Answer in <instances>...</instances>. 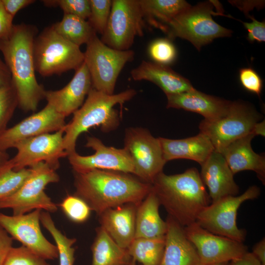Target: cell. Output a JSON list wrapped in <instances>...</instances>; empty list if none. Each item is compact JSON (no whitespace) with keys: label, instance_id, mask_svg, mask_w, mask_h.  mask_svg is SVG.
Wrapping results in <instances>:
<instances>
[{"label":"cell","instance_id":"6da1fadb","mask_svg":"<svg viewBox=\"0 0 265 265\" xmlns=\"http://www.w3.org/2000/svg\"><path fill=\"white\" fill-rule=\"evenodd\" d=\"M74 174L75 195L98 216L120 205H138L152 188V185L122 172L93 169Z\"/></svg>","mask_w":265,"mask_h":265},{"label":"cell","instance_id":"7a4b0ae2","mask_svg":"<svg viewBox=\"0 0 265 265\" xmlns=\"http://www.w3.org/2000/svg\"><path fill=\"white\" fill-rule=\"evenodd\" d=\"M37 33L34 25H14L9 34L0 40V52L11 74L18 106L25 111H35L46 91L35 73L33 46Z\"/></svg>","mask_w":265,"mask_h":265},{"label":"cell","instance_id":"3957f363","mask_svg":"<svg viewBox=\"0 0 265 265\" xmlns=\"http://www.w3.org/2000/svg\"><path fill=\"white\" fill-rule=\"evenodd\" d=\"M152 189L168 215L183 227L195 222L200 212L211 203L195 167L181 174L159 173L152 184Z\"/></svg>","mask_w":265,"mask_h":265},{"label":"cell","instance_id":"277c9868","mask_svg":"<svg viewBox=\"0 0 265 265\" xmlns=\"http://www.w3.org/2000/svg\"><path fill=\"white\" fill-rule=\"evenodd\" d=\"M136 94L135 90L129 89L108 95L92 87L83 105L73 113L72 119L65 126L63 146L68 156L76 152L79 135L90 128L98 126L104 132L116 129L120 123V117L114 106L119 104L122 106Z\"/></svg>","mask_w":265,"mask_h":265},{"label":"cell","instance_id":"5b68a950","mask_svg":"<svg viewBox=\"0 0 265 265\" xmlns=\"http://www.w3.org/2000/svg\"><path fill=\"white\" fill-rule=\"evenodd\" d=\"M215 2L209 1L191 6L173 18L164 32L170 40L179 37L190 42L198 50L219 37H230L232 31L217 24L212 15Z\"/></svg>","mask_w":265,"mask_h":265},{"label":"cell","instance_id":"8992f818","mask_svg":"<svg viewBox=\"0 0 265 265\" xmlns=\"http://www.w3.org/2000/svg\"><path fill=\"white\" fill-rule=\"evenodd\" d=\"M33 53L35 71L43 77L76 70L84 62L80 47L58 34L53 26L35 37Z\"/></svg>","mask_w":265,"mask_h":265},{"label":"cell","instance_id":"52a82bcc","mask_svg":"<svg viewBox=\"0 0 265 265\" xmlns=\"http://www.w3.org/2000/svg\"><path fill=\"white\" fill-rule=\"evenodd\" d=\"M29 168L30 174L20 188L0 200V210L11 209L13 215L25 214L36 209L48 212H56V205L44 191L48 185L59 181L56 170L44 162Z\"/></svg>","mask_w":265,"mask_h":265},{"label":"cell","instance_id":"ba28073f","mask_svg":"<svg viewBox=\"0 0 265 265\" xmlns=\"http://www.w3.org/2000/svg\"><path fill=\"white\" fill-rule=\"evenodd\" d=\"M83 53L92 87L106 94H114L117 78L126 64L133 60L134 52L110 48L95 34L86 44Z\"/></svg>","mask_w":265,"mask_h":265},{"label":"cell","instance_id":"9c48e42d","mask_svg":"<svg viewBox=\"0 0 265 265\" xmlns=\"http://www.w3.org/2000/svg\"><path fill=\"white\" fill-rule=\"evenodd\" d=\"M262 118V115L250 104L232 101L225 116L211 121L204 119L199 129L210 140L214 151L219 153L234 141L252 133L254 125Z\"/></svg>","mask_w":265,"mask_h":265},{"label":"cell","instance_id":"30bf717a","mask_svg":"<svg viewBox=\"0 0 265 265\" xmlns=\"http://www.w3.org/2000/svg\"><path fill=\"white\" fill-rule=\"evenodd\" d=\"M260 194V188L254 185L239 195L227 196L212 202L200 212L196 222L213 234L243 242L246 231L237 226L238 209L244 202L257 199Z\"/></svg>","mask_w":265,"mask_h":265},{"label":"cell","instance_id":"8fae6325","mask_svg":"<svg viewBox=\"0 0 265 265\" xmlns=\"http://www.w3.org/2000/svg\"><path fill=\"white\" fill-rule=\"evenodd\" d=\"M144 20L139 0H113L101 40L112 49L129 50L136 36L144 34Z\"/></svg>","mask_w":265,"mask_h":265},{"label":"cell","instance_id":"7c38bea8","mask_svg":"<svg viewBox=\"0 0 265 265\" xmlns=\"http://www.w3.org/2000/svg\"><path fill=\"white\" fill-rule=\"evenodd\" d=\"M132 160L134 175L152 185L167 162L163 157L159 138L154 137L147 129L129 128L126 130L124 147Z\"/></svg>","mask_w":265,"mask_h":265},{"label":"cell","instance_id":"4fadbf2b","mask_svg":"<svg viewBox=\"0 0 265 265\" xmlns=\"http://www.w3.org/2000/svg\"><path fill=\"white\" fill-rule=\"evenodd\" d=\"M42 211L36 209L25 214L12 215L0 212V226L13 239L19 241L44 259L53 260L58 257V249L42 232L40 224Z\"/></svg>","mask_w":265,"mask_h":265},{"label":"cell","instance_id":"5bb4252c","mask_svg":"<svg viewBox=\"0 0 265 265\" xmlns=\"http://www.w3.org/2000/svg\"><path fill=\"white\" fill-rule=\"evenodd\" d=\"M65 128V127H64ZM64 128L53 133L40 134L17 143L15 156L10 159L13 169L20 170L44 162L56 170L59 159L67 157L63 146Z\"/></svg>","mask_w":265,"mask_h":265},{"label":"cell","instance_id":"9a60e30c","mask_svg":"<svg viewBox=\"0 0 265 265\" xmlns=\"http://www.w3.org/2000/svg\"><path fill=\"white\" fill-rule=\"evenodd\" d=\"M184 229L197 250L201 264L229 262L248 252L243 242L213 234L196 222L184 227Z\"/></svg>","mask_w":265,"mask_h":265},{"label":"cell","instance_id":"2e32d148","mask_svg":"<svg viewBox=\"0 0 265 265\" xmlns=\"http://www.w3.org/2000/svg\"><path fill=\"white\" fill-rule=\"evenodd\" d=\"M85 147L94 150V154L83 156L76 152L67 156L74 172L100 169L134 174L132 160L125 148L117 149L106 146L100 139L94 136L87 137Z\"/></svg>","mask_w":265,"mask_h":265},{"label":"cell","instance_id":"e0dca14e","mask_svg":"<svg viewBox=\"0 0 265 265\" xmlns=\"http://www.w3.org/2000/svg\"><path fill=\"white\" fill-rule=\"evenodd\" d=\"M65 118L51 105L23 120L0 134V150L14 148L23 140L64 128Z\"/></svg>","mask_w":265,"mask_h":265},{"label":"cell","instance_id":"ac0fdd59","mask_svg":"<svg viewBox=\"0 0 265 265\" xmlns=\"http://www.w3.org/2000/svg\"><path fill=\"white\" fill-rule=\"evenodd\" d=\"M75 71L73 78L65 87L55 91L46 90L45 93L47 104L65 117L81 107L92 87L91 77L84 62Z\"/></svg>","mask_w":265,"mask_h":265},{"label":"cell","instance_id":"d6986e66","mask_svg":"<svg viewBox=\"0 0 265 265\" xmlns=\"http://www.w3.org/2000/svg\"><path fill=\"white\" fill-rule=\"evenodd\" d=\"M201 166L200 177L209 189L211 203L238 194L239 188L234 179V174L221 153L214 151Z\"/></svg>","mask_w":265,"mask_h":265},{"label":"cell","instance_id":"ffe728a7","mask_svg":"<svg viewBox=\"0 0 265 265\" xmlns=\"http://www.w3.org/2000/svg\"><path fill=\"white\" fill-rule=\"evenodd\" d=\"M167 108L183 109L201 114L207 121L225 116L232 101L210 95L195 88L179 94L166 95Z\"/></svg>","mask_w":265,"mask_h":265},{"label":"cell","instance_id":"44dd1931","mask_svg":"<svg viewBox=\"0 0 265 265\" xmlns=\"http://www.w3.org/2000/svg\"><path fill=\"white\" fill-rule=\"evenodd\" d=\"M165 221V247L160 265H199L197 250L187 238L184 227L169 215Z\"/></svg>","mask_w":265,"mask_h":265},{"label":"cell","instance_id":"7402d4cb","mask_svg":"<svg viewBox=\"0 0 265 265\" xmlns=\"http://www.w3.org/2000/svg\"><path fill=\"white\" fill-rule=\"evenodd\" d=\"M136 206L126 204L108 209L99 215L100 226L125 249L135 238Z\"/></svg>","mask_w":265,"mask_h":265},{"label":"cell","instance_id":"603a6c76","mask_svg":"<svg viewBox=\"0 0 265 265\" xmlns=\"http://www.w3.org/2000/svg\"><path fill=\"white\" fill-rule=\"evenodd\" d=\"M255 136L249 134L232 142L221 153L234 174L244 170L256 173L259 180L265 184V157L255 153L251 141Z\"/></svg>","mask_w":265,"mask_h":265},{"label":"cell","instance_id":"cb8c5ba5","mask_svg":"<svg viewBox=\"0 0 265 265\" xmlns=\"http://www.w3.org/2000/svg\"><path fill=\"white\" fill-rule=\"evenodd\" d=\"M136 81L147 80L158 86L166 95L181 93L194 89L188 80L168 66L142 61L130 72Z\"/></svg>","mask_w":265,"mask_h":265},{"label":"cell","instance_id":"d4e9b609","mask_svg":"<svg viewBox=\"0 0 265 265\" xmlns=\"http://www.w3.org/2000/svg\"><path fill=\"white\" fill-rule=\"evenodd\" d=\"M165 160L179 159H190L202 164L214 151L209 138L201 132L180 139L159 137Z\"/></svg>","mask_w":265,"mask_h":265},{"label":"cell","instance_id":"484cf974","mask_svg":"<svg viewBox=\"0 0 265 265\" xmlns=\"http://www.w3.org/2000/svg\"><path fill=\"white\" fill-rule=\"evenodd\" d=\"M160 203L152 188L142 202L136 206L135 238H164L167 230L166 221L159 213Z\"/></svg>","mask_w":265,"mask_h":265},{"label":"cell","instance_id":"4316f807","mask_svg":"<svg viewBox=\"0 0 265 265\" xmlns=\"http://www.w3.org/2000/svg\"><path fill=\"white\" fill-rule=\"evenodd\" d=\"M144 20L163 31L175 17L191 5L184 0H139Z\"/></svg>","mask_w":265,"mask_h":265},{"label":"cell","instance_id":"83f0119b","mask_svg":"<svg viewBox=\"0 0 265 265\" xmlns=\"http://www.w3.org/2000/svg\"><path fill=\"white\" fill-rule=\"evenodd\" d=\"M91 265H126L131 260L127 249L119 246L100 226L92 244Z\"/></svg>","mask_w":265,"mask_h":265},{"label":"cell","instance_id":"f1b7e54d","mask_svg":"<svg viewBox=\"0 0 265 265\" xmlns=\"http://www.w3.org/2000/svg\"><path fill=\"white\" fill-rule=\"evenodd\" d=\"M52 26L58 34L79 47L97 34L88 21L72 15L64 14L62 20Z\"/></svg>","mask_w":265,"mask_h":265},{"label":"cell","instance_id":"f546056e","mask_svg":"<svg viewBox=\"0 0 265 265\" xmlns=\"http://www.w3.org/2000/svg\"><path fill=\"white\" fill-rule=\"evenodd\" d=\"M165 247V237L134 238L127 248L130 256L142 265H160Z\"/></svg>","mask_w":265,"mask_h":265},{"label":"cell","instance_id":"4dcf8cb0","mask_svg":"<svg viewBox=\"0 0 265 265\" xmlns=\"http://www.w3.org/2000/svg\"><path fill=\"white\" fill-rule=\"evenodd\" d=\"M40 222L53 238L58 249L59 265H74L75 249L73 245L77 239L68 238L55 226L49 212L42 211Z\"/></svg>","mask_w":265,"mask_h":265},{"label":"cell","instance_id":"1f68e13d","mask_svg":"<svg viewBox=\"0 0 265 265\" xmlns=\"http://www.w3.org/2000/svg\"><path fill=\"white\" fill-rule=\"evenodd\" d=\"M30 172V168L14 170L9 159L0 168V200L16 192L29 176Z\"/></svg>","mask_w":265,"mask_h":265},{"label":"cell","instance_id":"d6a6232c","mask_svg":"<svg viewBox=\"0 0 265 265\" xmlns=\"http://www.w3.org/2000/svg\"><path fill=\"white\" fill-rule=\"evenodd\" d=\"M148 52L155 63L168 66L176 60L177 56L175 45L168 38L153 41L148 47Z\"/></svg>","mask_w":265,"mask_h":265},{"label":"cell","instance_id":"836d02e7","mask_svg":"<svg viewBox=\"0 0 265 265\" xmlns=\"http://www.w3.org/2000/svg\"><path fill=\"white\" fill-rule=\"evenodd\" d=\"M59 205L68 218L75 223L84 222L90 215L91 210L89 206L76 195H68Z\"/></svg>","mask_w":265,"mask_h":265},{"label":"cell","instance_id":"e575fe53","mask_svg":"<svg viewBox=\"0 0 265 265\" xmlns=\"http://www.w3.org/2000/svg\"><path fill=\"white\" fill-rule=\"evenodd\" d=\"M17 106L18 96L12 82L0 87V134L7 129V124Z\"/></svg>","mask_w":265,"mask_h":265},{"label":"cell","instance_id":"d590c367","mask_svg":"<svg viewBox=\"0 0 265 265\" xmlns=\"http://www.w3.org/2000/svg\"><path fill=\"white\" fill-rule=\"evenodd\" d=\"M90 13L88 21L97 33L103 35L110 13L112 0H89Z\"/></svg>","mask_w":265,"mask_h":265},{"label":"cell","instance_id":"8d00e7d4","mask_svg":"<svg viewBox=\"0 0 265 265\" xmlns=\"http://www.w3.org/2000/svg\"><path fill=\"white\" fill-rule=\"evenodd\" d=\"M3 265H50L46 260L23 245L12 247Z\"/></svg>","mask_w":265,"mask_h":265},{"label":"cell","instance_id":"74e56055","mask_svg":"<svg viewBox=\"0 0 265 265\" xmlns=\"http://www.w3.org/2000/svg\"><path fill=\"white\" fill-rule=\"evenodd\" d=\"M44 5L48 7H59L64 14L74 15L84 20L90 13L89 0H46Z\"/></svg>","mask_w":265,"mask_h":265},{"label":"cell","instance_id":"f35d334b","mask_svg":"<svg viewBox=\"0 0 265 265\" xmlns=\"http://www.w3.org/2000/svg\"><path fill=\"white\" fill-rule=\"evenodd\" d=\"M239 80L245 89L260 96L263 88V81L259 75L253 68L246 67L239 69Z\"/></svg>","mask_w":265,"mask_h":265},{"label":"cell","instance_id":"ab89813d","mask_svg":"<svg viewBox=\"0 0 265 265\" xmlns=\"http://www.w3.org/2000/svg\"><path fill=\"white\" fill-rule=\"evenodd\" d=\"M252 22H241L247 31V39L250 42H263L265 41V22L257 20L249 14L247 16Z\"/></svg>","mask_w":265,"mask_h":265},{"label":"cell","instance_id":"60d3db41","mask_svg":"<svg viewBox=\"0 0 265 265\" xmlns=\"http://www.w3.org/2000/svg\"><path fill=\"white\" fill-rule=\"evenodd\" d=\"M13 19L6 11L0 0V40L6 37L10 32L14 25Z\"/></svg>","mask_w":265,"mask_h":265},{"label":"cell","instance_id":"b9f144b4","mask_svg":"<svg viewBox=\"0 0 265 265\" xmlns=\"http://www.w3.org/2000/svg\"><path fill=\"white\" fill-rule=\"evenodd\" d=\"M6 11L13 18L21 9L34 3V0H1Z\"/></svg>","mask_w":265,"mask_h":265},{"label":"cell","instance_id":"7bdbcfd3","mask_svg":"<svg viewBox=\"0 0 265 265\" xmlns=\"http://www.w3.org/2000/svg\"><path fill=\"white\" fill-rule=\"evenodd\" d=\"M13 238L0 226V265H3L5 258L12 247Z\"/></svg>","mask_w":265,"mask_h":265},{"label":"cell","instance_id":"ee69618b","mask_svg":"<svg viewBox=\"0 0 265 265\" xmlns=\"http://www.w3.org/2000/svg\"><path fill=\"white\" fill-rule=\"evenodd\" d=\"M228 265H262L260 261L249 251L241 257L228 262Z\"/></svg>","mask_w":265,"mask_h":265},{"label":"cell","instance_id":"f6af8a7d","mask_svg":"<svg viewBox=\"0 0 265 265\" xmlns=\"http://www.w3.org/2000/svg\"><path fill=\"white\" fill-rule=\"evenodd\" d=\"M233 5L238 7L240 10L244 12L247 16L249 15L248 12L251 10L256 5L260 6L263 5V1H230Z\"/></svg>","mask_w":265,"mask_h":265},{"label":"cell","instance_id":"bcb514c9","mask_svg":"<svg viewBox=\"0 0 265 265\" xmlns=\"http://www.w3.org/2000/svg\"><path fill=\"white\" fill-rule=\"evenodd\" d=\"M260 261L262 265H265V238H263L253 246L251 252Z\"/></svg>","mask_w":265,"mask_h":265},{"label":"cell","instance_id":"7dc6e473","mask_svg":"<svg viewBox=\"0 0 265 265\" xmlns=\"http://www.w3.org/2000/svg\"><path fill=\"white\" fill-rule=\"evenodd\" d=\"M12 82L11 76L5 62L0 58V88Z\"/></svg>","mask_w":265,"mask_h":265},{"label":"cell","instance_id":"c3c4849f","mask_svg":"<svg viewBox=\"0 0 265 265\" xmlns=\"http://www.w3.org/2000/svg\"><path fill=\"white\" fill-rule=\"evenodd\" d=\"M252 133L255 136L261 135L265 136V121L257 122L254 126Z\"/></svg>","mask_w":265,"mask_h":265},{"label":"cell","instance_id":"681fc988","mask_svg":"<svg viewBox=\"0 0 265 265\" xmlns=\"http://www.w3.org/2000/svg\"><path fill=\"white\" fill-rule=\"evenodd\" d=\"M9 159V155L6 152V151L0 150V168Z\"/></svg>","mask_w":265,"mask_h":265},{"label":"cell","instance_id":"f907efd6","mask_svg":"<svg viewBox=\"0 0 265 265\" xmlns=\"http://www.w3.org/2000/svg\"><path fill=\"white\" fill-rule=\"evenodd\" d=\"M228 262H224V263L211 264H203L200 263L199 265H228Z\"/></svg>","mask_w":265,"mask_h":265},{"label":"cell","instance_id":"816d5d0a","mask_svg":"<svg viewBox=\"0 0 265 265\" xmlns=\"http://www.w3.org/2000/svg\"><path fill=\"white\" fill-rule=\"evenodd\" d=\"M126 265H136V262L132 258Z\"/></svg>","mask_w":265,"mask_h":265}]
</instances>
